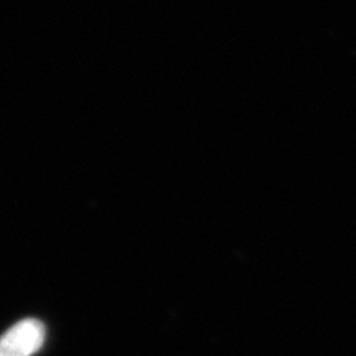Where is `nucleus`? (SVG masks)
<instances>
[{
    "mask_svg": "<svg viewBox=\"0 0 356 356\" xmlns=\"http://www.w3.org/2000/svg\"><path fill=\"white\" fill-rule=\"evenodd\" d=\"M43 325L24 320L0 338V356H30L43 343Z\"/></svg>",
    "mask_w": 356,
    "mask_h": 356,
    "instance_id": "1",
    "label": "nucleus"
}]
</instances>
